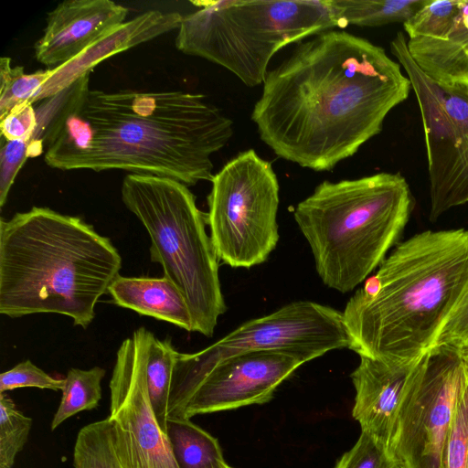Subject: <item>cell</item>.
<instances>
[{
	"instance_id": "6da1fadb",
	"label": "cell",
	"mask_w": 468,
	"mask_h": 468,
	"mask_svg": "<svg viewBox=\"0 0 468 468\" xmlns=\"http://www.w3.org/2000/svg\"><path fill=\"white\" fill-rule=\"evenodd\" d=\"M410 90L383 48L335 28L296 43L267 71L251 120L280 158L331 171L382 131Z\"/></svg>"
},
{
	"instance_id": "7a4b0ae2",
	"label": "cell",
	"mask_w": 468,
	"mask_h": 468,
	"mask_svg": "<svg viewBox=\"0 0 468 468\" xmlns=\"http://www.w3.org/2000/svg\"><path fill=\"white\" fill-rule=\"evenodd\" d=\"M70 96L46 141L45 163L59 170H124L169 177L187 186L213 177L212 155L231 139L233 122L200 93L107 92Z\"/></svg>"
},
{
	"instance_id": "3957f363",
	"label": "cell",
	"mask_w": 468,
	"mask_h": 468,
	"mask_svg": "<svg viewBox=\"0 0 468 468\" xmlns=\"http://www.w3.org/2000/svg\"><path fill=\"white\" fill-rule=\"evenodd\" d=\"M467 290L468 230L415 234L346 303L349 349L387 362L420 359Z\"/></svg>"
},
{
	"instance_id": "277c9868",
	"label": "cell",
	"mask_w": 468,
	"mask_h": 468,
	"mask_svg": "<svg viewBox=\"0 0 468 468\" xmlns=\"http://www.w3.org/2000/svg\"><path fill=\"white\" fill-rule=\"evenodd\" d=\"M112 241L79 217L33 207L0 220V314L54 313L86 329L119 275Z\"/></svg>"
},
{
	"instance_id": "5b68a950",
	"label": "cell",
	"mask_w": 468,
	"mask_h": 468,
	"mask_svg": "<svg viewBox=\"0 0 468 468\" xmlns=\"http://www.w3.org/2000/svg\"><path fill=\"white\" fill-rule=\"evenodd\" d=\"M413 207L405 177L382 172L321 182L297 204L293 217L323 282L346 293L367 280L398 244Z\"/></svg>"
},
{
	"instance_id": "8992f818",
	"label": "cell",
	"mask_w": 468,
	"mask_h": 468,
	"mask_svg": "<svg viewBox=\"0 0 468 468\" xmlns=\"http://www.w3.org/2000/svg\"><path fill=\"white\" fill-rule=\"evenodd\" d=\"M183 16L176 46L234 74L263 83L272 57L284 47L338 27L329 0L199 1Z\"/></svg>"
},
{
	"instance_id": "52a82bcc",
	"label": "cell",
	"mask_w": 468,
	"mask_h": 468,
	"mask_svg": "<svg viewBox=\"0 0 468 468\" xmlns=\"http://www.w3.org/2000/svg\"><path fill=\"white\" fill-rule=\"evenodd\" d=\"M122 200L145 228L150 257L182 292L193 332L213 335L227 307L218 277V258L207 235V213L185 184L165 176L129 174Z\"/></svg>"
},
{
	"instance_id": "ba28073f",
	"label": "cell",
	"mask_w": 468,
	"mask_h": 468,
	"mask_svg": "<svg viewBox=\"0 0 468 468\" xmlns=\"http://www.w3.org/2000/svg\"><path fill=\"white\" fill-rule=\"evenodd\" d=\"M207 225L219 261L232 268L264 262L279 240V182L254 149L239 153L211 179Z\"/></svg>"
},
{
	"instance_id": "9c48e42d",
	"label": "cell",
	"mask_w": 468,
	"mask_h": 468,
	"mask_svg": "<svg viewBox=\"0 0 468 468\" xmlns=\"http://www.w3.org/2000/svg\"><path fill=\"white\" fill-rule=\"evenodd\" d=\"M343 314L311 301H297L250 320L213 345L194 354L177 353L169 410L177 411L204 377L219 361L254 351H284L311 361L325 353L349 348Z\"/></svg>"
},
{
	"instance_id": "30bf717a",
	"label": "cell",
	"mask_w": 468,
	"mask_h": 468,
	"mask_svg": "<svg viewBox=\"0 0 468 468\" xmlns=\"http://www.w3.org/2000/svg\"><path fill=\"white\" fill-rule=\"evenodd\" d=\"M390 51L409 78L425 137L430 192L429 219L468 202V86L446 85L428 77L398 32Z\"/></svg>"
},
{
	"instance_id": "8fae6325",
	"label": "cell",
	"mask_w": 468,
	"mask_h": 468,
	"mask_svg": "<svg viewBox=\"0 0 468 468\" xmlns=\"http://www.w3.org/2000/svg\"><path fill=\"white\" fill-rule=\"evenodd\" d=\"M468 378L460 352L435 346L417 362L406 387L389 453L402 468H442L459 395Z\"/></svg>"
},
{
	"instance_id": "7c38bea8",
	"label": "cell",
	"mask_w": 468,
	"mask_h": 468,
	"mask_svg": "<svg viewBox=\"0 0 468 468\" xmlns=\"http://www.w3.org/2000/svg\"><path fill=\"white\" fill-rule=\"evenodd\" d=\"M140 327L121 344L110 381L114 445L123 468H178L148 393L146 346Z\"/></svg>"
},
{
	"instance_id": "4fadbf2b",
	"label": "cell",
	"mask_w": 468,
	"mask_h": 468,
	"mask_svg": "<svg viewBox=\"0 0 468 468\" xmlns=\"http://www.w3.org/2000/svg\"><path fill=\"white\" fill-rule=\"evenodd\" d=\"M305 360L284 351L231 356L211 367L191 390L175 418L269 402L277 388Z\"/></svg>"
},
{
	"instance_id": "5bb4252c",
	"label": "cell",
	"mask_w": 468,
	"mask_h": 468,
	"mask_svg": "<svg viewBox=\"0 0 468 468\" xmlns=\"http://www.w3.org/2000/svg\"><path fill=\"white\" fill-rule=\"evenodd\" d=\"M127 14L126 7L111 0L63 1L48 14L44 33L35 44V58L55 69L122 24Z\"/></svg>"
},
{
	"instance_id": "9a60e30c",
	"label": "cell",
	"mask_w": 468,
	"mask_h": 468,
	"mask_svg": "<svg viewBox=\"0 0 468 468\" xmlns=\"http://www.w3.org/2000/svg\"><path fill=\"white\" fill-rule=\"evenodd\" d=\"M359 357V364L350 376L356 390L352 416L361 431L388 451L399 409L419 359L393 363L366 356Z\"/></svg>"
},
{
	"instance_id": "2e32d148",
	"label": "cell",
	"mask_w": 468,
	"mask_h": 468,
	"mask_svg": "<svg viewBox=\"0 0 468 468\" xmlns=\"http://www.w3.org/2000/svg\"><path fill=\"white\" fill-rule=\"evenodd\" d=\"M183 16L178 12L150 10L112 28L69 61L52 69L35 102L68 89L101 61L167 32L178 29Z\"/></svg>"
},
{
	"instance_id": "e0dca14e",
	"label": "cell",
	"mask_w": 468,
	"mask_h": 468,
	"mask_svg": "<svg viewBox=\"0 0 468 468\" xmlns=\"http://www.w3.org/2000/svg\"><path fill=\"white\" fill-rule=\"evenodd\" d=\"M108 293L118 306L193 332L192 317L185 297L165 276L124 277L119 274L111 283Z\"/></svg>"
},
{
	"instance_id": "ac0fdd59",
	"label": "cell",
	"mask_w": 468,
	"mask_h": 468,
	"mask_svg": "<svg viewBox=\"0 0 468 468\" xmlns=\"http://www.w3.org/2000/svg\"><path fill=\"white\" fill-rule=\"evenodd\" d=\"M407 47L419 68L434 81L468 86V27L460 14L445 38L407 39Z\"/></svg>"
},
{
	"instance_id": "d6986e66",
	"label": "cell",
	"mask_w": 468,
	"mask_h": 468,
	"mask_svg": "<svg viewBox=\"0 0 468 468\" xmlns=\"http://www.w3.org/2000/svg\"><path fill=\"white\" fill-rule=\"evenodd\" d=\"M166 435L178 468H224L216 438L189 419L169 418Z\"/></svg>"
},
{
	"instance_id": "ffe728a7",
	"label": "cell",
	"mask_w": 468,
	"mask_h": 468,
	"mask_svg": "<svg viewBox=\"0 0 468 468\" xmlns=\"http://www.w3.org/2000/svg\"><path fill=\"white\" fill-rule=\"evenodd\" d=\"M427 0H329L338 28L375 27L408 21Z\"/></svg>"
},
{
	"instance_id": "44dd1931",
	"label": "cell",
	"mask_w": 468,
	"mask_h": 468,
	"mask_svg": "<svg viewBox=\"0 0 468 468\" xmlns=\"http://www.w3.org/2000/svg\"><path fill=\"white\" fill-rule=\"evenodd\" d=\"M177 353L169 338L161 340L149 332L146 346L147 388L156 420L165 434L172 377Z\"/></svg>"
},
{
	"instance_id": "7402d4cb",
	"label": "cell",
	"mask_w": 468,
	"mask_h": 468,
	"mask_svg": "<svg viewBox=\"0 0 468 468\" xmlns=\"http://www.w3.org/2000/svg\"><path fill=\"white\" fill-rule=\"evenodd\" d=\"M105 373L101 367L70 368L68 371L61 389V400L51 420V431L79 412L97 408L101 399V380Z\"/></svg>"
},
{
	"instance_id": "603a6c76",
	"label": "cell",
	"mask_w": 468,
	"mask_h": 468,
	"mask_svg": "<svg viewBox=\"0 0 468 468\" xmlns=\"http://www.w3.org/2000/svg\"><path fill=\"white\" fill-rule=\"evenodd\" d=\"M74 468H123L117 454L112 423L104 420L82 427L73 448Z\"/></svg>"
},
{
	"instance_id": "cb8c5ba5",
	"label": "cell",
	"mask_w": 468,
	"mask_h": 468,
	"mask_svg": "<svg viewBox=\"0 0 468 468\" xmlns=\"http://www.w3.org/2000/svg\"><path fill=\"white\" fill-rule=\"evenodd\" d=\"M52 69L26 73L22 66L11 65V58L0 59V118L26 103L33 104L41 86L49 79Z\"/></svg>"
},
{
	"instance_id": "d4e9b609",
	"label": "cell",
	"mask_w": 468,
	"mask_h": 468,
	"mask_svg": "<svg viewBox=\"0 0 468 468\" xmlns=\"http://www.w3.org/2000/svg\"><path fill=\"white\" fill-rule=\"evenodd\" d=\"M463 0H427L426 3L403 24L409 39L445 38L461 12Z\"/></svg>"
},
{
	"instance_id": "484cf974",
	"label": "cell",
	"mask_w": 468,
	"mask_h": 468,
	"mask_svg": "<svg viewBox=\"0 0 468 468\" xmlns=\"http://www.w3.org/2000/svg\"><path fill=\"white\" fill-rule=\"evenodd\" d=\"M32 419L20 411L5 393L0 394V468H12L28 440Z\"/></svg>"
},
{
	"instance_id": "4316f807",
	"label": "cell",
	"mask_w": 468,
	"mask_h": 468,
	"mask_svg": "<svg viewBox=\"0 0 468 468\" xmlns=\"http://www.w3.org/2000/svg\"><path fill=\"white\" fill-rule=\"evenodd\" d=\"M442 468H468V378L457 400L443 451Z\"/></svg>"
},
{
	"instance_id": "83f0119b",
	"label": "cell",
	"mask_w": 468,
	"mask_h": 468,
	"mask_svg": "<svg viewBox=\"0 0 468 468\" xmlns=\"http://www.w3.org/2000/svg\"><path fill=\"white\" fill-rule=\"evenodd\" d=\"M396 464L386 448L361 431L355 445L342 455L335 468H394Z\"/></svg>"
},
{
	"instance_id": "f1b7e54d",
	"label": "cell",
	"mask_w": 468,
	"mask_h": 468,
	"mask_svg": "<svg viewBox=\"0 0 468 468\" xmlns=\"http://www.w3.org/2000/svg\"><path fill=\"white\" fill-rule=\"evenodd\" d=\"M64 379L55 378L30 360L18 363L0 375V394L19 388L61 390Z\"/></svg>"
},
{
	"instance_id": "f546056e",
	"label": "cell",
	"mask_w": 468,
	"mask_h": 468,
	"mask_svg": "<svg viewBox=\"0 0 468 468\" xmlns=\"http://www.w3.org/2000/svg\"><path fill=\"white\" fill-rule=\"evenodd\" d=\"M0 207H3L15 179L28 156L29 140H5L1 137Z\"/></svg>"
},
{
	"instance_id": "4dcf8cb0",
	"label": "cell",
	"mask_w": 468,
	"mask_h": 468,
	"mask_svg": "<svg viewBox=\"0 0 468 468\" xmlns=\"http://www.w3.org/2000/svg\"><path fill=\"white\" fill-rule=\"evenodd\" d=\"M435 346H446L459 352L468 348V290L443 324Z\"/></svg>"
},
{
	"instance_id": "1f68e13d",
	"label": "cell",
	"mask_w": 468,
	"mask_h": 468,
	"mask_svg": "<svg viewBox=\"0 0 468 468\" xmlns=\"http://www.w3.org/2000/svg\"><path fill=\"white\" fill-rule=\"evenodd\" d=\"M37 124V112L33 104H22L0 118L1 137L5 140H29Z\"/></svg>"
},
{
	"instance_id": "d6a6232c",
	"label": "cell",
	"mask_w": 468,
	"mask_h": 468,
	"mask_svg": "<svg viewBox=\"0 0 468 468\" xmlns=\"http://www.w3.org/2000/svg\"><path fill=\"white\" fill-rule=\"evenodd\" d=\"M463 359L464 360V363L466 367H468V348L464 349L463 351L460 352Z\"/></svg>"
},
{
	"instance_id": "836d02e7",
	"label": "cell",
	"mask_w": 468,
	"mask_h": 468,
	"mask_svg": "<svg viewBox=\"0 0 468 468\" xmlns=\"http://www.w3.org/2000/svg\"><path fill=\"white\" fill-rule=\"evenodd\" d=\"M394 468H402V467H401V466H399V464H396V465L394 466Z\"/></svg>"
},
{
	"instance_id": "e575fe53",
	"label": "cell",
	"mask_w": 468,
	"mask_h": 468,
	"mask_svg": "<svg viewBox=\"0 0 468 468\" xmlns=\"http://www.w3.org/2000/svg\"><path fill=\"white\" fill-rule=\"evenodd\" d=\"M224 468H232L229 465L226 464Z\"/></svg>"
}]
</instances>
